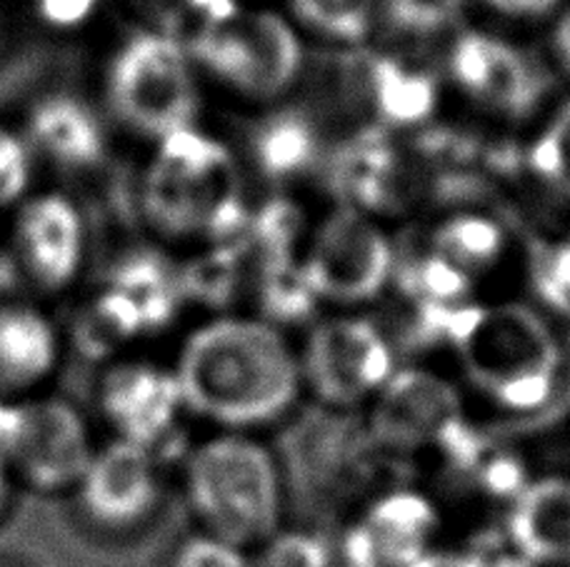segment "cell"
Instances as JSON below:
<instances>
[{
	"instance_id": "cell-5",
	"label": "cell",
	"mask_w": 570,
	"mask_h": 567,
	"mask_svg": "<svg viewBox=\"0 0 570 567\" xmlns=\"http://www.w3.org/2000/svg\"><path fill=\"white\" fill-rule=\"evenodd\" d=\"M190 56L233 93L276 100L301 76L303 46L295 28L266 8L233 6L193 30Z\"/></svg>"
},
{
	"instance_id": "cell-22",
	"label": "cell",
	"mask_w": 570,
	"mask_h": 567,
	"mask_svg": "<svg viewBox=\"0 0 570 567\" xmlns=\"http://www.w3.org/2000/svg\"><path fill=\"white\" fill-rule=\"evenodd\" d=\"M305 138L298 130V126L285 123V120H276L268 123L258 133L256 140V153L261 166L271 170V173H285L301 163L303 158Z\"/></svg>"
},
{
	"instance_id": "cell-15",
	"label": "cell",
	"mask_w": 570,
	"mask_h": 567,
	"mask_svg": "<svg viewBox=\"0 0 570 567\" xmlns=\"http://www.w3.org/2000/svg\"><path fill=\"white\" fill-rule=\"evenodd\" d=\"M63 358V338L43 310L0 306V400L43 392Z\"/></svg>"
},
{
	"instance_id": "cell-1",
	"label": "cell",
	"mask_w": 570,
	"mask_h": 567,
	"mask_svg": "<svg viewBox=\"0 0 570 567\" xmlns=\"http://www.w3.org/2000/svg\"><path fill=\"white\" fill-rule=\"evenodd\" d=\"M173 370L190 418L223 432L271 428L303 392L298 352L263 318L203 322L183 340Z\"/></svg>"
},
{
	"instance_id": "cell-4",
	"label": "cell",
	"mask_w": 570,
	"mask_h": 567,
	"mask_svg": "<svg viewBox=\"0 0 570 567\" xmlns=\"http://www.w3.org/2000/svg\"><path fill=\"white\" fill-rule=\"evenodd\" d=\"M108 98L120 123L158 143L196 123V60L166 30L138 33L120 46L110 63Z\"/></svg>"
},
{
	"instance_id": "cell-27",
	"label": "cell",
	"mask_w": 570,
	"mask_h": 567,
	"mask_svg": "<svg viewBox=\"0 0 570 567\" xmlns=\"http://www.w3.org/2000/svg\"><path fill=\"white\" fill-rule=\"evenodd\" d=\"M553 48L558 60H561V66L570 73V8L561 16L553 30Z\"/></svg>"
},
{
	"instance_id": "cell-25",
	"label": "cell",
	"mask_w": 570,
	"mask_h": 567,
	"mask_svg": "<svg viewBox=\"0 0 570 567\" xmlns=\"http://www.w3.org/2000/svg\"><path fill=\"white\" fill-rule=\"evenodd\" d=\"M485 3L511 18H541L556 10L563 0H485Z\"/></svg>"
},
{
	"instance_id": "cell-8",
	"label": "cell",
	"mask_w": 570,
	"mask_h": 567,
	"mask_svg": "<svg viewBox=\"0 0 570 567\" xmlns=\"http://www.w3.org/2000/svg\"><path fill=\"white\" fill-rule=\"evenodd\" d=\"M98 412L116 440L140 445L168 460L193 420L173 366L118 358L98 382Z\"/></svg>"
},
{
	"instance_id": "cell-6",
	"label": "cell",
	"mask_w": 570,
	"mask_h": 567,
	"mask_svg": "<svg viewBox=\"0 0 570 567\" xmlns=\"http://www.w3.org/2000/svg\"><path fill=\"white\" fill-rule=\"evenodd\" d=\"M96 450L88 415L63 395L0 400V452L18 488L70 495Z\"/></svg>"
},
{
	"instance_id": "cell-16",
	"label": "cell",
	"mask_w": 570,
	"mask_h": 567,
	"mask_svg": "<svg viewBox=\"0 0 570 567\" xmlns=\"http://www.w3.org/2000/svg\"><path fill=\"white\" fill-rule=\"evenodd\" d=\"M511 540L525 560L570 565V478L548 475L518 493L508 515Z\"/></svg>"
},
{
	"instance_id": "cell-31",
	"label": "cell",
	"mask_w": 570,
	"mask_h": 567,
	"mask_svg": "<svg viewBox=\"0 0 570 567\" xmlns=\"http://www.w3.org/2000/svg\"><path fill=\"white\" fill-rule=\"evenodd\" d=\"M0 567H20V565H13V563H0Z\"/></svg>"
},
{
	"instance_id": "cell-17",
	"label": "cell",
	"mask_w": 570,
	"mask_h": 567,
	"mask_svg": "<svg viewBox=\"0 0 570 567\" xmlns=\"http://www.w3.org/2000/svg\"><path fill=\"white\" fill-rule=\"evenodd\" d=\"M30 146L66 168H90L106 150V133L86 100L48 96L30 110Z\"/></svg>"
},
{
	"instance_id": "cell-21",
	"label": "cell",
	"mask_w": 570,
	"mask_h": 567,
	"mask_svg": "<svg viewBox=\"0 0 570 567\" xmlns=\"http://www.w3.org/2000/svg\"><path fill=\"white\" fill-rule=\"evenodd\" d=\"M130 3L156 18L166 33H173V28L183 23H193V30H196L206 20L238 6L236 0H130Z\"/></svg>"
},
{
	"instance_id": "cell-3",
	"label": "cell",
	"mask_w": 570,
	"mask_h": 567,
	"mask_svg": "<svg viewBox=\"0 0 570 567\" xmlns=\"http://www.w3.org/2000/svg\"><path fill=\"white\" fill-rule=\"evenodd\" d=\"M142 208L168 238L220 242L238 236L246 208L236 158L196 126L158 140L142 180Z\"/></svg>"
},
{
	"instance_id": "cell-30",
	"label": "cell",
	"mask_w": 570,
	"mask_h": 567,
	"mask_svg": "<svg viewBox=\"0 0 570 567\" xmlns=\"http://www.w3.org/2000/svg\"><path fill=\"white\" fill-rule=\"evenodd\" d=\"M6 282H8V270L3 266V260H0V290H3Z\"/></svg>"
},
{
	"instance_id": "cell-13",
	"label": "cell",
	"mask_w": 570,
	"mask_h": 567,
	"mask_svg": "<svg viewBox=\"0 0 570 567\" xmlns=\"http://www.w3.org/2000/svg\"><path fill=\"white\" fill-rule=\"evenodd\" d=\"M16 250L28 278L43 290H63L86 258V228L73 200L43 192L20 208Z\"/></svg>"
},
{
	"instance_id": "cell-28",
	"label": "cell",
	"mask_w": 570,
	"mask_h": 567,
	"mask_svg": "<svg viewBox=\"0 0 570 567\" xmlns=\"http://www.w3.org/2000/svg\"><path fill=\"white\" fill-rule=\"evenodd\" d=\"M16 480H13V472H10L8 462L3 458V452H0V520L6 518L10 505H13V493H16Z\"/></svg>"
},
{
	"instance_id": "cell-26",
	"label": "cell",
	"mask_w": 570,
	"mask_h": 567,
	"mask_svg": "<svg viewBox=\"0 0 570 567\" xmlns=\"http://www.w3.org/2000/svg\"><path fill=\"white\" fill-rule=\"evenodd\" d=\"M96 0H43L46 16L56 23H76L83 18Z\"/></svg>"
},
{
	"instance_id": "cell-7",
	"label": "cell",
	"mask_w": 570,
	"mask_h": 567,
	"mask_svg": "<svg viewBox=\"0 0 570 567\" xmlns=\"http://www.w3.org/2000/svg\"><path fill=\"white\" fill-rule=\"evenodd\" d=\"M80 523L104 538H134L150 528L166 503L163 458L140 445L110 438L70 493Z\"/></svg>"
},
{
	"instance_id": "cell-10",
	"label": "cell",
	"mask_w": 570,
	"mask_h": 567,
	"mask_svg": "<svg viewBox=\"0 0 570 567\" xmlns=\"http://www.w3.org/2000/svg\"><path fill=\"white\" fill-rule=\"evenodd\" d=\"M393 270V248L379 222L358 208H338L321 222L303 276L315 298L363 302L379 296Z\"/></svg>"
},
{
	"instance_id": "cell-18",
	"label": "cell",
	"mask_w": 570,
	"mask_h": 567,
	"mask_svg": "<svg viewBox=\"0 0 570 567\" xmlns=\"http://www.w3.org/2000/svg\"><path fill=\"white\" fill-rule=\"evenodd\" d=\"M381 0H291L295 18L313 33L355 43L371 33Z\"/></svg>"
},
{
	"instance_id": "cell-9",
	"label": "cell",
	"mask_w": 570,
	"mask_h": 567,
	"mask_svg": "<svg viewBox=\"0 0 570 567\" xmlns=\"http://www.w3.org/2000/svg\"><path fill=\"white\" fill-rule=\"evenodd\" d=\"M303 388L345 408L393 380V350L383 332L363 318H331L311 330L301 352Z\"/></svg>"
},
{
	"instance_id": "cell-19",
	"label": "cell",
	"mask_w": 570,
	"mask_h": 567,
	"mask_svg": "<svg viewBox=\"0 0 570 567\" xmlns=\"http://www.w3.org/2000/svg\"><path fill=\"white\" fill-rule=\"evenodd\" d=\"M531 166L558 196L570 198V100L556 108L531 148Z\"/></svg>"
},
{
	"instance_id": "cell-29",
	"label": "cell",
	"mask_w": 570,
	"mask_h": 567,
	"mask_svg": "<svg viewBox=\"0 0 570 567\" xmlns=\"http://www.w3.org/2000/svg\"><path fill=\"white\" fill-rule=\"evenodd\" d=\"M558 260H556V272H558V278H561L566 286L570 288V236H568V240L563 242L561 248H558V256H556Z\"/></svg>"
},
{
	"instance_id": "cell-23",
	"label": "cell",
	"mask_w": 570,
	"mask_h": 567,
	"mask_svg": "<svg viewBox=\"0 0 570 567\" xmlns=\"http://www.w3.org/2000/svg\"><path fill=\"white\" fill-rule=\"evenodd\" d=\"M30 183V150L26 140L0 128V210L23 198Z\"/></svg>"
},
{
	"instance_id": "cell-2",
	"label": "cell",
	"mask_w": 570,
	"mask_h": 567,
	"mask_svg": "<svg viewBox=\"0 0 570 567\" xmlns=\"http://www.w3.org/2000/svg\"><path fill=\"white\" fill-rule=\"evenodd\" d=\"M180 460L183 498L200 533L250 553L278 538L283 472L258 435L216 430L188 445Z\"/></svg>"
},
{
	"instance_id": "cell-24",
	"label": "cell",
	"mask_w": 570,
	"mask_h": 567,
	"mask_svg": "<svg viewBox=\"0 0 570 567\" xmlns=\"http://www.w3.org/2000/svg\"><path fill=\"white\" fill-rule=\"evenodd\" d=\"M463 0H389L393 20L415 33H431L453 23Z\"/></svg>"
},
{
	"instance_id": "cell-11",
	"label": "cell",
	"mask_w": 570,
	"mask_h": 567,
	"mask_svg": "<svg viewBox=\"0 0 570 567\" xmlns=\"http://www.w3.org/2000/svg\"><path fill=\"white\" fill-rule=\"evenodd\" d=\"M461 346L468 366L488 385H531L553 370L556 346L548 328L521 306L481 308L465 320Z\"/></svg>"
},
{
	"instance_id": "cell-12",
	"label": "cell",
	"mask_w": 570,
	"mask_h": 567,
	"mask_svg": "<svg viewBox=\"0 0 570 567\" xmlns=\"http://www.w3.org/2000/svg\"><path fill=\"white\" fill-rule=\"evenodd\" d=\"M183 300V272L173 270L166 258L146 250L130 252L110 270L106 290L88 310L120 348L168 326Z\"/></svg>"
},
{
	"instance_id": "cell-20",
	"label": "cell",
	"mask_w": 570,
	"mask_h": 567,
	"mask_svg": "<svg viewBox=\"0 0 570 567\" xmlns=\"http://www.w3.org/2000/svg\"><path fill=\"white\" fill-rule=\"evenodd\" d=\"M166 567H256V560L250 550L198 530L173 545Z\"/></svg>"
},
{
	"instance_id": "cell-14",
	"label": "cell",
	"mask_w": 570,
	"mask_h": 567,
	"mask_svg": "<svg viewBox=\"0 0 570 567\" xmlns=\"http://www.w3.org/2000/svg\"><path fill=\"white\" fill-rule=\"evenodd\" d=\"M451 73L465 96L503 116L528 113L543 90L528 56L488 33L461 36L451 50Z\"/></svg>"
}]
</instances>
